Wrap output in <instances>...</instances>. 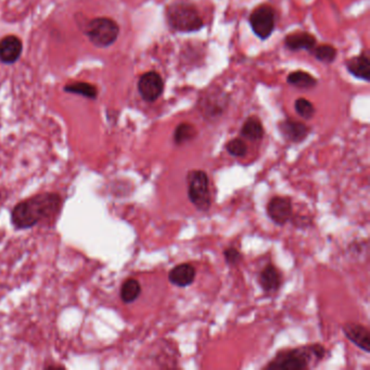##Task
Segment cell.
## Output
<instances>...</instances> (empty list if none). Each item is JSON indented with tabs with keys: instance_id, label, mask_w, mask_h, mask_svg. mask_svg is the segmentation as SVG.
Returning a JSON list of instances; mask_svg holds the SVG:
<instances>
[{
	"instance_id": "7",
	"label": "cell",
	"mask_w": 370,
	"mask_h": 370,
	"mask_svg": "<svg viewBox=\"0 0 370 370\" xmlns=\"http://www.w3.org/2000/svg\"><path fill=\"white\" fill-rule=\"evenodd\" d=\"M249 24L258 38L267 40L276 29V10L269 5H258L249 16Z\"/></svg>"
},
{
	"instance_id": "14",
	"label": "cell",
	"mask_w": 370,
	"mask_h": 370,
	"mask_svg": "<svg viewBox=\"0 0 370 370\" xmlns=\"http://www.w3.org/2000/svg\"><path fill=\"white\" fill-rule=\"evenodd\" d=\"M342 330L349 341L364 349L366 353H370V334L366 327L357 323H347Z\"/></svg>"
},
{
	"instance_id": "8",
	"label": "cell",
	"mask_w": 370,
	"mask_h": 370,
	"mask_svg": "<svg viewBox=\"0 0 370 370\" xmlns=\"http://www.w3.org/2000/svg\"><path fill=\"white\" fill-rule=\"evenodd\" d=\"M139 95L149 103L157 101L165 89L164 79L156 71H149L143 74L137 84Z\"/></svg>"
},
{
	"instance_id": "25",
	"label": "cell",
	"mask_w": 370,
	"mask_h": 370,
	"mask_svg": "<svg viewBox=\"0 0 370 370\" xmlns=\"http://www.w3.org/2000/svg\"><path fill=\"white\" fill-rule=\"evenodd\" d=\"M225 261L228 265L236 266L243 261V254L235 248H227L224 251Z\"/></svg>"
},
{
	"instance_id": "5",
	"label": "cell",
	"mask_w": 370,
	"mask_h": 370,
	"mask_svg": "<svg viewBox=\"0 0 370 370\" xmlns=\"http://www.w3.org/2000/svg\"><path fill=\"white\" fill-rule=\"evenodd\" d=\"M188 197L199 211H209L211 208L209 176L204 171H193L187 177Z\"/></svg>"
},
{
	"instance_id": "3",
	"label": "cell",
	"mask_w": 370,
	"mask_h": 370,
	"mask_svg": "<svg viewBox=\"0 0 370 370\" xmlns=\"http://www.w3.org/2000/svg\"><path fill=\"white\" fill-rule=\"evenodd\" d=\"M230 96L221 87L206 88L199 97L197 109L208 122H215L222 118L230 108Z\"/></svg>"
},
{
	"instance_id": "23",
	"label": "cell",
	"mask_w": 370,
	"mask_h": 370,
	"mask_svg": "<svg viewBox=\"0 0 370 370\" xmlns=\"http://www.w3.org/2000/svg\"><path fill=\"white\" fill-rule=\"evenodd\" d=\"M66 92L82 95V96L90 98V99H95L97 94H98L96 87L87 83H76L73 84V85H68V86H66Z\"/></svg>"
},
{
	"instance_id": "2",
	"label": "cell",
	"mask_w": 370,
	"mask_h": 370,
	"mask_svg": "<svg viewBox=\"0 0 370 370\" xmlns=\"http://www.w3.org/2000/svg\"><path fill=\"white\" fill-rule=\"evenodd\" d=\"M167 25L178 33H196L204 27V21L196 5L185 1H175L165 11Z\"/></svg>"
},
{
	"instance_id": "1",
	"label": "cell",
	"mask_w": 370,
	"mask_h": 370,
	"mask_svg": "<svg viewBox=\"0 0 370 370\" xmlns=\"http://www.w3.org/2000/svg\"><path fill=\"white\" fill-rule=\"evenodd\" d=\"M61 198L53 193H45L22 201L11 213L12 224L18 230H29L60 211Z\"/></svg>"
},
{
	"instance_id": "24",
	"label": "cell",
	"mask_w": 370,
	"mask_h": 370,
	"mask_svg": "<svg viewBox=\"0 0 370 370\" xmlns=\"http://www.w3.org/2000/svg\"><path fill=\"white\" fill-rule=\"evenodd\" d=\"M226 150L232 157L243 158L248 153V146L243 139L234 138L227 143Z\"/></svg>"
},
{
	"instance_id": "21",
	"label": "cell",
	"mask_w": 370,
	"mask_h": 370,
	"mask_svg": "<svg viewBox=\"0 0 370 370\" xmlns=\"http://www.w3.org/2000/svg\"><path fill=\"white\" fill-rule=\"evenodd\" d=\"M141 293V286L136 279H127L121 288V299L123 302L133 303L138 299Z\"/></svg>"
},
{
	"instance_id": "4",
	"label": "cell",
	"mask_w": 370,
	"mask_h": 370,
	"mask_svg": "<svg viewBox=\"0 0 370 370\" xmlns=\"http://www.w3.org/2000/svg\"><path fill=\"white\" fill-rule=\"evenodd\" d=\"M86 34L97 47H109L118 40L120 27L112 18H96L87 25Z\"/></svg>"
},
{
	"instance_id": "17",
	"label": "cell",
	"mask_w": 370,
	"mask_h": 370,
	"mask_svg": "<svg viewBox=\"0 0 370 370\" xmlns=\"http://www.w3.org/2000/svg\"><path fill=\"white\" fill-rule=\"evenodd\" d=\"M287 83L290 86L302 90H310L317 87L318 79L313 74L303 70L293 71L287 76Z\"/></svg>"
},
{
	"instance_id": "9",
	"label": "cell",
	"mask_w": 370,
	"mask_h": 370,
	"mask_svg": "<svg viewBox=\"0 0 370 370\" xmlns=\"http://www.w3.org/2000/svg\"><path fill=\"white\" fill-rule=\"evenodd\" d=\"M278 128L282 137L292 144L303 143L310 133V126L289 118L279 122Z\"/></svg>"
},
{
	"instance_id": "6",
	"label": "cell",
	"mask_w": 370,
	"mask_h": 370,
	"mask_svg": "<svg viewBox=\"0 0 370 370\" xmlns=\"http://www.w3.org/2000/svg\"><path fill=\"white\" fill-rule=\"evenodd\" d=\"M314 356L312 347H299L279 353L274 360L266 366L267 369L304 370L310 367V360Z\"/></svg>"
},
{
	"instance_id": "22",
	"label": "cell",
	"mask_w": 370,
	"mask_h": 370,
	"mask_svg": "<svg viewBox=\"0 0 370 370\" xmlns=\"http://www.w3.org/2000/svg\"><path fill=\"white\" fill-rule=\"evenodd\" d=\"M295 112L297 113L299 116L304 119V120H312L314 118V115L316 113L315 106L313 105V102L310 100L305 99V98H297L295 102Z\"/></svg>"
},
{
	"instance_id": "20",
	"label": "cell",
	"mask_w": 370,
	"mask_h": 370,
	"mask_svg": "<svg viewBox=\"0 0 370 370\" xmlns=\"http://www.w3.org/2000/svg\"><path fill=\"white\" fill-rule=\"evenodd\" d=\"M198 131L190 123H180L174 132V143L177 146L190 143L196 138Z\"/></svg>"
},
{
	"instance_id": "13",
	"label": "cell",
	"mask_w": 370,
	"mask_h": 370,
	"mask_svg": "<svg viewBox=\"0 0 370 370\" xmlns=\"http://www.w3.org/2000/svg\"><path fill=\"white\" fill-rule=\"evenodd\" d=\"M22 42L14 35L5 37L0 40V61L5 64H12L18 60L22 53Z\"/></svg>"
},
{
	"instance_id": "10",
	"label": "cell",
	"mask_w": 370,
	"mask_h": 370,
	"mask_svg": "<svg viewBox=\"0 0 370 370\" xmlns=\"http://www.w3.org/2000/svg\"><path fill=\"white\" fill-rule=\"evenodd\" d=\"M267 214L275 224H287L292 219V204L289 198L274 197L267 204Z\"/></svg>"
},
{
	"instance_id": "16",
	"label": "cell",
	"mask_w": 370,
	"mask_h": 370,
	"mask_svg": "<svg viewBox=\"0 0 370 370\" xmlns=\"http://www.w3.org/2000/svg\"><path fill=\"white\" fill-rule=\"evenodd\" d=\"M260 284L265 292H276L282 286V275L274 265L266 266L260 274Z\"/></svg>"
},
{
	"instance_id": "19",
	"label": "cell",
	"mask_w": 370,
	"mask_h": 370,
	"mask_svg": "<svg viewBox=\"0 0 370 370\" xmlns=\"http://www.w3.org/2000/svg\"><path fill=\"white\" fill-rule=\"evenodd\" d=\"M310 55L313 56L318 62L332 64L338 57V50L330 44L316 45Z\"/></svg>"
},
{
	"instance_id": "15",
	"label": "cell",
	"mask_w": 370,
	"mask_h": 370,
	"mask_svg": "<svg viewBox=\"0 0 370 370\" xmlns=\"http://www.w3.org/2000/svg\"><path fill=\"white\" fill-rule=\"evenodd\" d=\"M196 279V269L191 264L184 263L175 266L169 273L171 284L177 287L184 288L190 286Z\"/></svg>"
},
{
	"instance_id": "12",
	"label": "cell",
	"mask_w": 370,
	"mask_h": 370,
	"mask_svg": "<svg viewBox=\"0 0 370 370\" xmlns=\"http://www.w3.org/2000/svg\"><path fill=\"white\" fill-rule=\"evenodd\" d=\"M345 69L355 79L370 82V57L369 53L362 51L358 56L349 58L345 62Z\"/></svg>"
},
{
	"instance_id": "18",
	"label": "cell",
	"mask_w": 370,
	"mask_h": 370,
	"mask_svg": "<svg viewBox=\"0 0 370 370\" xmlns=\"http://www.w3.org/2000/svg\"><path fill=\"white\" fill-rule=\"evenodd\" d=\"M240 135L250 141L261 140L265 135L262 121L256 116H250L247 119L241 127Z\"/></svg>"
},
{
	"instance_id": "11",
	"label": "cell",
	"mask_w": 370,
	"mask_h": 370,
	"mask_svg": "<svg viewBox=\"0 0 370 370\" xmlns=\"http://www.w3.org/2000/svg\"><path fill=\"white\" fill-rule=\"evenodd\" d=\"M317 45V40L313 34L308 32H295L284 37V46L286 49L297 53V51H308V53Z\"/></svg>"
}]
</instances>
